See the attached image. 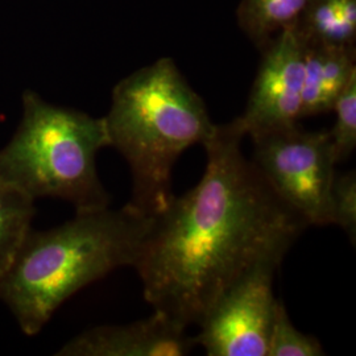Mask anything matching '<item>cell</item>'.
I'll return each mask as SVG.
<instances>
[{
	"label": "cell",
	"mask_w": 356,
	"mask_h": 356,
	"mask_svg": "<svg viewBox=\"0 0 356 356\" xmlns=\"http://www.w3.org/2000/svg\"><path fill=\"white\" fill-rule=\"evenodd\" d=\"M355 74V48L306 44L302 119L332 111L334 103Z\"/></svg>",
	"instance_id": "9c48e42d"
},
{
	"label": "cell",
	"mask_w": 356,
	"mask_h": 356,
	"mask_svg": "<svg viewBox=\"0 0 356 356\" xmlns=\"http://www.w3.org/2000/svg\"><path fill=\"white\" fill-rule=\"evenodd\" d=\"M296 29L306 44L354 48L356 0H312Z\"/></svg>",
	"instance_id": "30bf717a"
},
{
	"label": "cell",
	"mask_w": 356,
	"mask_h": 356,
	"mask_svg": "<svg viewBox=\"0 0 356 356\" xmlns=\"http://www.w3.org/2000/svg\"><path fill=\"white\" fill-rule=\"evenodd\" d=\"M330 225H337L348 235L353 245L356 239V173H335L330 198Z\"/></svg>",
	"instance_id": "9a60e30c"
},
{
	"label": "cell",
	"mask_w": 356,
	"mask_h": 356,
	"mask_svg": "<svg viewBox=\"0 0 356 356\" xmlns=\"http://www.w3.org/2000/svg\"><path fill=\"white\" fill-rule=\"evenodd\" d=\"M312 0H242L238 7V23L243 32L259 48L280 33L296 26Z\"/></svg>",
	"instance_id": "8fae6325"
},
{
	"label": "cell",
	"mask_w": 356,
	"mask_h": 356,
	"mask_svg": "<svg viewBox=\"0 0 356 356\" xmlns=\"http://www.w3.org/2000/svg\"><path fill=\"white\" fill-rule=\"evenodd\" d=\"M282 259L256 264L222 293L194 337L209 356H268L279 305L273 280Z\"/></svg>",
	"instance_id": "8992f818"
},
{
	"label": "cell",
	"mask_w": 356,
	"mask_h": 356,
	"mask_svg": "<svg viewBox=\"0 0 356 356\" xmlns=\"http://www.w3.org/2000/svg\"><path fill=\"white\" fill-rule=\"evenodd\" d=\"M103 119L110 147L131 169L128 204L151 216L163 213L175 198L172 176L179 156L195 144L204 145L218 126L169 57L123 78Z\"/></svg>",
	"instance_id": "3957f363"
},
{
	"label": "cell",
	"mask_w": 356,
	"mask_h": 356,
	"mask_svg": "<svg viewBox=\"0 0 356 356\" xmlns=\"http://www.w3.org/2000/svg\"><path fill=\"white\" fill-rule=\"evenodd\" d=\"M154 216L127 204L76 213L49 229H29L0 280V301L33 337L73 294L115 269L135 267Z\"/></svg>",
	"instance_id": "7a4b0ae2"
},
{
	"label": "cell",
	"mask_w": 356,
	"mask_h": 356,
	"mask_svg": "<svg viewBox=\"0 0 356 356\" xmlns=\"http://www.w3.org/2000/svg\"><path fill=\"white\" fill-rule=\"evenodd\" d=\"M35 216V201L0 177V280L13 266Z\"/></svg>",
	"instance_id": "7c38bea8"
},
{
	"label": "cell",
	"mask_w": 356,
	"mask_h": 356,
	"mask_svg": "<svg viewBox=\"0 0 356 356\" xmlns=\"http://www.w3.org/2000/svg\"><path fill=\"white\" fill-rule=\"evenodd\" d=\"M252 163L282 201L309 226L330 225L335 159L329 131L300 126L251 138Z\"/></svg>",
	"instance_id": "5b68a950"
},
{
	"label": "cell",
	"mask_w": 356,
	"mask_h": 356,
	"mask_svg": "<svg viewBox=\"0 0 356 356\" xmlns=\"http://www.w3.org/2000/svg\"><path fill=\"white\" fill-rule=\"evenodd\" d=\"M305 47L296 26H289L263 48L248 102L235 119L245 136L298 126L302 119Z\"/></svg>",
	"instance_id": "52a82bcc"
},
{
	"label": "cell",
	"mask_w": 356,
	"mask_h": 356,
	"mask_svg": "<svg viewBox=\"0 0 356 356\" xmlns=\"http://www.w3.org/2000/svg\"><path fill=\"white\" fill-rule=\"evenodd\" d=\"M188 327L164 313L126 325H103L79 332L57 356H185L197 346Z\"/></svg>",
	"instance_id": "ba28073f"
},
{
	"label": "cell",
	"mask_w": 356,
	"mask_h": 356,
	"mask_svg": "<svg viewBox=\"0 0 356 356\" xmlns=\"http://www.w3.org/2000/svg\"><path fill=\"white\" fill-rule=\"evenodd\" d=\"M236 120L204 144L200 182L154 216L135 264L145 301L189 327L234 281L282 259L309 226L242 152Z\"/></svg>",
	"instance_id": "6da1fadb"
},
{
	"label": "cell",
	"mask_w": 356,
	"mask_h": 356,
	"mask_svg": "<svg viewBox=\"0 0 356 356\" xmlns=\"http://www.w3.org/2000/svg\"><path fill=\"white\" fill-rule=\"evenodd\" d=\"M323 347L316 337L297 330L282 302L279 301L273 319L268 356H322Z\"/></svg>",
	"instance_id": "4fadbf2b"
},
{
	"label": "cell",
	"mask_w": 356,
	"mask_h": 356,
	"mask_svg": "<svg viewBox=\"0 0 356 356\" xmlns=\"http://www.w3.org/2000/svg\"><path fill=\"white\" fill-rule=\"evenodd\" d=\"M110 147L103 118L23 94V115L11 140L0 149V177L35 202L57 198L76 213L110 207L111 195L97 170V154Z\"/></svg>",
	"instance_id": "277c9868"
},
{
	"label": "cell",
	"mask_w": 356,
	"mask_h": 356,
	"mask_svg": "<svg viewBox=\"0 0 356 356\" xmlns=\"http://www.w3.org/2000/svg\"><path fill=\"white\" fill-rule=\"evenodd\" d=\"M332 111H335V123L329 135L335 163L339 164L356 148V74L334 103Z\"/></svg>",
	"instance_id": "5bb4252c"
}]
</instances>
